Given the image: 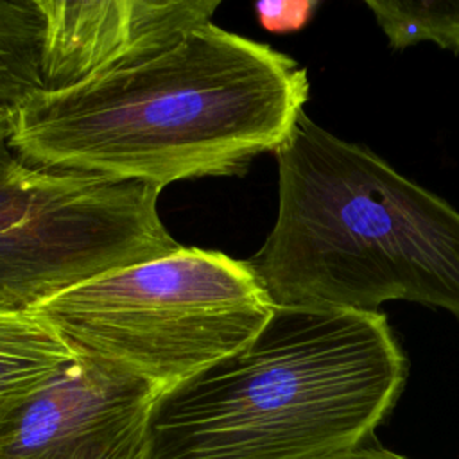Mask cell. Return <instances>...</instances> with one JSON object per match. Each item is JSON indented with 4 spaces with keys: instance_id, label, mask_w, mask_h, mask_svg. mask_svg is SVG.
Wrapping results in <instances>:
<instances>
[{
    "instance_id": "6da1fadb",
    "label": "cell",
    "mask_w": 459,
    "mask_h": 459,
    "mask_svg": "<svg viewBox=\"0 0 459 459\" xmlns=\"http://www.w3.org/2000/svg\"><path fill=\"white\" fill-rule=\"evenodd\" d=\"M308 99L290 56L212 22L13 111L7 145L23 161L113 183L163 186L244 174L289 138Z\"/></svg>"
},
{
    "instance_id": "7a4b0ae2",
    "label": "cell",
    "mask_w": 459,
    "mask_h": 459,
    "mask_svg": "<svg viewBox=\"0 0 459 459\" xmlns=\"http://www.w3.org/2000/svg\"><path fill=\"white\" fill-rule=\"evenodd\" d=\"M409 362L387 317L276 307L237 353L158 398L151 459H332L366 443Z\"/></svg>"
},
{
    "instance_id": "3957f363",
    "label": "cell",
    "mask_w": 459,
    "mask_h": 459,
    "mask_svg": "<svg viewBox=\"0 0 459 459\" xmlns=\"http://www.w3.org/2000/svg\"><path fill=\"white\" fill-rule=\"evenodd\" d=\"M278 213L247 258L276 307H437L459 319V212L305 111L278 147Z\"/></svg>"
},
{
    "instance_id": "277c9868",
    "label": "cell",
    "mask_w": 459,
    "mask_h": 459,
    "mask_svg": "<svg viewBox=\"0 0 459 459\" xmlns=\"http://www.w3.org/2000/svg\"><path fill=\"white\" fill-rule=\"evenodd\" d=\"M273 310L247 260L183 246L30 308L75 353L111 362L161 396L242 350Z\"/></svg>"
},
{
    "instance_id": "5b68a950",
    "label": "cell",
    "mask_w": 459,
    "mask_h": 459,
    "mask_svg": "<svg viewBox=\"0 0 459 459\" xmlns=\"http://www.w3.org/2000/svg\"><path fill=\"white\" fill-rule=\"evenodd\" d=\"M160 190L34 167L0 145V310L27 312L102 273L181 246Z\"/></svg>"
},
{
    "instance_id": "8992f818",
    "label": "cell",
    "mask_w": 459,
    "mask_h": 459,
    "mask_svg": "<svg viewBox=\"0 0 459 459\" xmlns=\"http://www.w3.org/2000/svg\"><path fill=\"white\" fill-rule=\"evenodd\" d=\"M160 396L147 380L77 353L0 436V459H151Z\"/></svg>"
},
{
    "instance_id": "52a82bcc",
    "label": "cell",
    "mask_w": 459,
    "mask_h": 459,
    "mask_svg": "<svg viewBox=\"0 0 459 459\" xmlns=\"http://www.w3.org/2000/svg\"><path fill=\"white\" fill-rule=\"evenodd\" d=\"M43 13L41 90H63L109 72L212 22L210 0H38Z\"/></svg>"
},
{
    "instance_id": "ba28073f",
    "label": "cell",
    "mask_w": 459,
    "mask_h": 459,
    "mask_svg": "<svg viewBox=\"0 0 459 459\" xmlns=\"http://www.w3.org/2000/svg\"><path fill=\"white\" fill-rule=\"evenodd\" d=\"M77 353L36 314L0 310V436Z\"/></svg>"
},
{
    "instance_id": "9c48e42d",
    "label": "cell",
    "mask_w": 459,
    "mask_h": 459,
    "mask_svg": "<svg viewBox=\"0 0 459 459\" xmlns=\"http://www.w3.org/2000/svg\"><path fill=\"white\" fill-rule=\"evenodd\" d=\"M43 13L38 0H0V108L13 113L39 91Z\"/></svg>"
},
{
    "instance_id": "30bf717a",
    "label": "cell",
    "mask_w": 459,
    "mask_h": 459,
    "mask_svg": "<svg viewBox=\"0 0 459 459\" xmlns=\"http://www.w3.org/2000/svg\"><path fill=\"white\" fill-rule=\"evenodd\" d=\"M377 25L394 50L423 41L459 54V2L366 0Z\"/></svg>"
},
{
    "instance_id": "8fae6325",
    "label": "cell",
    "mask_w": 459,
    "mask_h": 459,
    "mask_svg": "<svg viewBox=\"0 0 459 459\" xmlns=\"http://www.w3.org/2000/svg\"><path fill=\"white\" fill-rule=\"evenodd\" d=\"M317 0H262L255 4L260 25L274 34L301 30L316 14Z\"/></svg>"
},
{
    "instance_id": "7c38bea8",
    "label": "cell",
    "mask_w": 459,
    "mask_h": 459,
    "mask_svg": "<svg viewBox=\"0 0 459 459\" xmlns=\"http://www.w3.org/2000/svg\"><path fill=\"white\" fill-rule=\"evenodd\" d=\"M332 459H405L391 450H385L382 446H377V445H371V443H366L348 454H341V455H335Z\"/></svg>"
},
{
    "instance_id": "4fadbf2b",
    "label": "cell",
    "mask_w": 459,
    "mask_h": 459,
    "mask_svg": "<svg viewBox=\"0 0 459 459\" xmlns=\"http://www.w3.org/2000/svg\"><path fill=\"white\" fill-rule=\"evenodd\" d=\"M13 131V113L0 108V145L9 142Z\"/></svg>"
}]
</instances>
